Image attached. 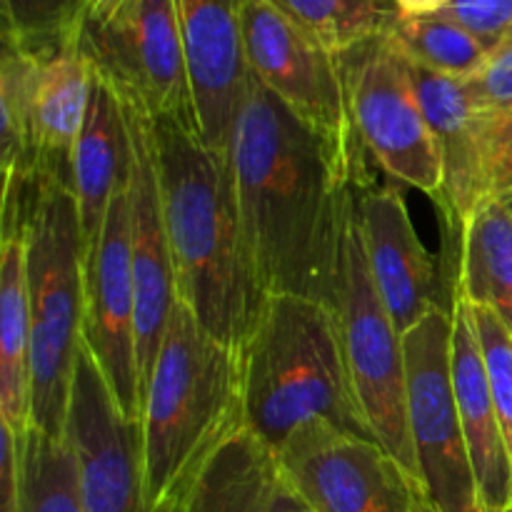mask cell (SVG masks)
I'll list each match as a JSON object with an SVG mask.
<instances>
[{"label": "cell", "mask_w": 512, "mask_h": 512, "mask_svg": "<svg viewBox=\"0 0 512 512\" xmlns=\"http://www.w3.org/2000/svg\"><path fill=\"white\" fill-rule=\"evenodd\" d=\"M240 228L255 290L338 308L353 170L250 75L230 135Z\"/></svg>", "instance_id": "cell-1"}, {"label": "cell", "mask_w": 512, "mask_h": 512, "mask_svg": "<svg viewBox=\"0 0 512 512\" xmlns=\"http://www.w3.org/2000/svg\"><path fill=\"white\" fill-rule=\"evenodd\" d=\"M150 120L178 300L240 353L263 298L245 255L230 153L210 148L193 123Z\"/></svg>", "instance_id": "cell-2"}, {"label": "cell", "mask_w": 512, "mask_h": 512, "mask_svg": "<svg viewBox=\"0 0 512 512\" xmlns=\"http://www.w3.org/2000/svg\"><path fill=\"white\" fill-rule=\"evenodd\" d=\"M238 355L243 423L273 453L313 420L375 438L350 378L335 308L300 295H265Z\"/></svg>", "instance_id": "cell-3"}, {"label": "cell", "mask_w": 512, "mask_h": 512, "mask_svg": "<svg viewBox=\"0 0 512 512\" xmlns=\"http://www.w3.org/2000/svg\"><path fill=\"white\" fill-rule=\"evenodd\" d=\"M140 458L150 512L173 508L210 455L243 428L240 355L175 300L143 393Z\"/></svg>", "instance_id": "cell-4"}, {"label": "cell", "mask_w": 512, "mask_h": 512, "mask_svg": "<svg viewBox=\"0 0 512 512\" xmlns=\"http://www.w3.org/2000/svg\"><path fill=\"white\" fill-rule=\"evenodd\" d=\"M30 305V428L65 438L83 350L85 243L73 183L45 173L25 220Z\"/></svg>", "instance_id": "cell-5"}, {"label": "cell", "mask_w": 512, "mask_h": 512, "mask_svg": "<svg viewBox=\"0 0 512 512\" xmlns=\"http://www.w3.org/2000/svg\"><path fill=\"white\" fill-rule=\"evenodd\" d=\"M335 313L340 320L350 378H353L365 420L378 443H383L393 453L405 473L423 490L408 423V375H405L403 335H400L373 280L355 185L348 208V223H345L343 280H340Z\"/></svg>", "instance_id": "cell-6"}, {"label": "cell", "mask_w": 512, "mask_h": 512, "mask_svg": "<svg viewBox=\"0 0 512 512\" xmlns=\"http://www.w3.org/2000/svg\"><path fill=\"white\" fill-rule=\"evenodd\" d=\"M350 120L365 153L393 183L423 190L430 200L443 193V163L420 108L408 60L388 35L338 55Z\"/></svg>", "instance_id": "cell-7"}, {"label": "cell", "mask_w": 512, "mask_h": 512, "mask_svg": "<svg viewBox=\"0 0 512 512\" xmlns=\"http://www.w3.org/2000/svg\"><path fill=\"white\" fill-rule=\"evenodd\" d=\"M408 423L433 512H483L453 383V313L435 310L403 335Z\"/></svg>", "instance_id": "cell-8"}, {"label": "cell", "mask_w": 512, "mask_h": 512, "mask_svg": "<svg viewBox=\"0 0 512 512\" xmlns=\"http://www.w3.org/2000/svg\"><path fill=\"white\" fill-rule=\"evenodd\" d=\"M245 60L295 118L333 145L353 170L365 168V150L355 135L338 55L310 38L270 0H243Z\"/></svg>", "instance_id": "cell-9"}, {"label": "cell", "mask_w": 512, "mask_h": 512, "mask_svg": "<svg viewBox=\"0 0 512 512\" xmlns=\"http://www.w3.org/2000/svg\"><path fill=\"white\" fill-rule=\"evenodd\" d=\"M273 455L280 480L313 512H433L383 443L325 420L295 430Z\"/></svg>", "instance_id": "cell-10"}, {"label": "cell", "mask_w": 512, "mask_h": 512, "mask_svg": "<svg viewBox=\"0 0 512 512\" xmlns=\"http://www.w3.org/2000/svg\"><path fill=\"white\" fill-rule=\"evenodd\" d=\"M80 48L120 95L150 118H178L195 125L175 0H125L110 18L85 20Z\"/></svg>", "instance_id": "cell-11"}, {"label": "cell", "mask_w": 512, "mask_h": 512, "mask_svg": "<svg viewBox=\"0 0 512 512\" xmlns=\"http://www.w3.org/2000/svg\"><path fill=\"white\" fill-rule=\"evenodd\" d=\"M83 340L125 418L140 423L143 380L138 360L128 180L115 193L100 235L85 250Z\"/></svg>", "instance_id": "cell-12"}, {"label": "cell", "mask_w": 512, "mask_h": 512, "mask_svg": "<svg viewBox=\"0 0 512 512\" xmlns=\"http://www.w3.org/2000/svg\"><path fill=\"white\" fill-rule=\"evenodd\" d=\"M65 438L78 460L85 512H150L140 425L115 403L85 340L75 365Z\"/></svg>", "instance_id": "cell-13"}, {"label": "cell", "mask_w": 512, "mask_h": 512, "mask_svg": "<svg viewBox=\"0 0 512 512\" xmlns=\"http://www.w3.org/2000/svg\"><path fill=\"white\" fill-rule=\"evenodd\" d=\"M353 185L373 280L400 335L435 310L453 313L455 295L448 270L418 238L398 183L378 185L360 170Z\"/></svg>", "instance_id": "cell-14"}, {"label": "cell", "mask_w": 512, "mask_h": 512, "mask_svg": "<svg viewBox=\"0 0 512 512\" xmlns=\"http://www.w3.org/2000/svg\"><path fill=\"white\" fill-rule=\"evenodd\" d=\"M125 100L130 123V253H133L135 300H138V360L143 393L163 345L170 310L178 300L173 255L160 200L153 150V120L133 100Z\"/></svg>", "instance_id": "cell-15"}, {"label": "cell", "mask_w": 512, "mask_h": 512, "mask_svg": "<svg viewBox=\"0 0 512 512\" xmlns=\"http://www.w3.org/2000/svg\"><path fill=\"white\" fill-rule=\"evenodd\" d=\"M198 133L210 148L228 153L235 115L250 78L245 60L243 0H175Z\"/></svg>", "instance_id": "cell-16"}, {"label": "cell", "mask_w": 512, "mask_h": 512, "mask_svg": "<svg viewBox=\"0 0 512 512\" xmlns=\"http://www.w3.org/2000/svg\"><path fill=\"white\" fill-rule=\"evenodd\" d=\"M408 70L443 163V193L435 205L445 223L448 253H455L463 228L485 203L483 120L465 80L448 78L410 60Z\"/></svg>", "instance_id": "cell-17"}, {"label": "cell", "mask_w": 512, "mask_h": 512, "mask_svg": "<svg viewBox=\"0 0 512 512\" xmlns=\"http://www.w3.org/2000/svg\"><path fill=\"white\" fill-rule=\"evenodd\" d=\"M453 383L480 510L512 512V458L473 315L460 298L453 303Z\"/></svg>", "instance_id": "cell-18"}, {"label": "cell", "mask_w": 512, "mask_h": 512, "mask_svg": "<svg viewBox=\"0 0 512 512\" xmlns=\"http://www.w3.org/2000/svg\"><path fill=\"white\" fill-rule=\"evenodd\" d=\"M70 173L83 225V243L88 250L103 230L110 203L130 173V123L125 100L95 65L88 110L75 140Z\"/></svg>", "instance_id": "cell-19"}, {"label": "cell", "mask_w": 512, "mask_h": 512, "mask_svg": "<svg viewBox=\"0 0 512 512\" xmlns=\"http://www.w3.org/2000/svg\"><path fill=\"white\" fill-rule=\"evenodd\" d=\"M93 65L80 45L43 58L28 103V143L35 175H63L73 183L70 163L90 100Z\"/></svg>", "instance_id": "cell-20"}, {"label": "cell", "mask_w": 512, "mask_h": 512, "mask_svg": "<svg viewBox=\"0 0 512 512\" xmlns=\"http://www.w3.org/2000/svg\"><path fill=\"white\" fill-rule=\"evenodd\" d=\"M443 263L455 298L490 308L512 333V208L480 205Z\"/></svg>", "instance_id": "cell-21"}, {"label": "cell", "mask_w": 512, "mask_h": 512, "mask_svg": "<svg viewBox=\"0 0 512 512\" xmlns=\"http://www.w3.org/2000/svg\"><path fill=\"white\" fill-rule=\"evenodd\" d=\"M275 478L273 450L243 425L210 455L183 498L165 512H265Z\"/></svg>", "instance_id": "cell-22"}, {"label": "cell", "mask_w": 512, "mask_h": 512, "mask_svg": "<svg viewBox=\"0 0 512 512\" xmlns=\"http://www.w3.org/2000/svg\"><path fill=\"white\" fill-rule=\"evenodd\" d=\"M30 305L25 233L0 243V420L30 428Z\"/></svg>", "instance_id": "cell-23"}, {"label": "cell", "mask_w": 512, "mask_h": 512, "mask_svg": "<svg viewBox=\"0 0 512 512\" xmlns=\"http://www.w3.org/2000/svg\"><path fill=\"white\" fill-rule=\"evenodd\" d=\"M18 450V512H85L78 460L68 438L28 428Z\"/></svg>", "instance_id": "cell-24"}, {"label": "cell", "mask_w": 512, "mask_h": 512, "mask_svg": "<svg viewBox=\"0 0 512 512\" xmlns=\"http://www.w3.org/2000/svg\"><path fill=\"white\" fill-rule=\"evenodd\" d=\"M388 38L410 63L458 80L473 78L490 55L488 45L440 13L398 15Z\"/></svg>", "instance_id": "cell-25"}, {"label": "cell", "mask_w": 512, "mask_h": 512, "mask_svg": "<svg viewBox=\"0 0 512 512\" xmlns=\"http://www.w3.org/2000/svg\"><path fill=\"white\" fill-rule=\"evenodd\" d=\"M270 3L335 55L388 35L400 15L393 0H270Z\"/></svg>", "instance_id": "cell-26"}, {"label": "cell", "mask_w": 512, "mask_h": 512, "mask_svg": "<svg viewBox=\"0 0 512 512\" xmlns=\"http://www.w3.org/2000/svg\"><path fill=\"white\" fill-rule=\"evenodd\" d=\"M0 10L3 43L35 58H53L83 38V0H0Z\"/></svg>", "instance_id": "cell-27"}, {"label": "cell", "mask_w": 512, "mask_h": 512, "mask_svg": "<svg viewBox=\"0 0 512 512\" xmlns=\"http://www.w3.org/2000/svg\"><path fill=\"white\" fill-rule=\"evenodd\" d=\"M468 308L473 315L480 348H483L485 365H488L495 408H498V418L512 458V333L490 308L470 303Z\"/></svg>", "instance_id": "cell-28"}, {"label": "cell", "mask_w": 512, "mask_h": 512, "mask_svg": "<svg viewBox=\"0 0 512 512\" xmlns=\"http://www.w3.org/2000/svg\"><path fill=\"white\" fill-rule=\"evenodd\" d=\"M483 120L485 203L512 208V113H480Z\"/></svg>", "instance_id": "cell-29"}, {"label": "cell", "mask_w": 512, "mask_h": 512, "mask_svg": "<svg viewBox=\"0 0 512 512\" xmlns=\"http://www.w3.org/2000/svg\"><path fill=\"white\" fill-rule=\"evenodd\" d=\"M478 113H512V35L490 50L483 68L465 80Z\"/></svg>", "instance_id": "cell-30"}, {"label": "cell", "mask_w": 512, "mask_h": 512, "mask_svg": "<svg viewBox=\"0 0 512 512\" xmlns=\"http://www.w3.org/2000/svg\"><path fill=\"white\" fill-rule=\"evenodd\" d=\"M440 15L463 25L490 50L512 35V0H450Z\"/></svg>", "instance_id": "cell-31"}, {"label": "cell", "mask_w": 512, "mask_h": 512, "mask_svg": "<svg viewBox=\"0 0 512 512\" xmlns=\"http://www.w3.org/2000/svg\"><path fill=\"white\" fill-rule=\"evenodd\" d=\"M265 512H313L308 505L300 500V495L295 493L290 485H285L280 480V475L275 478L273 490H270V498H268V508Z\"/></svg>", "instance_id": "cell-32"}, {"label": "cell", "mask_w": 512, "mask_h": 512, "mask_svg": "<svg viewBox=\"0 0 512 512\" xmlns=\"http://www.w3.org/2000/svg\"><path fill=\"white\" fill-rule=\"evenodd\" d=\"M450 0H393V5L398 8L400 15H435L448 5Z\"/></svg>", "instance_id": "cell-33"}, {"label": "cell", "mask_w": 512, "mask_h": 512, "mask_svg": "<svg viewBox=\"0 0 512 512\" xmlns=\"http://www.w3.org/2000/svg\"><path fill=\"white\" fill-rule=\"evenodd\" d=\"M83 3H85V20L98 23V20L110 18V15H113L125 0H83Z\"/></svg>", "instance_id": "cell-34"}]
</instances>
